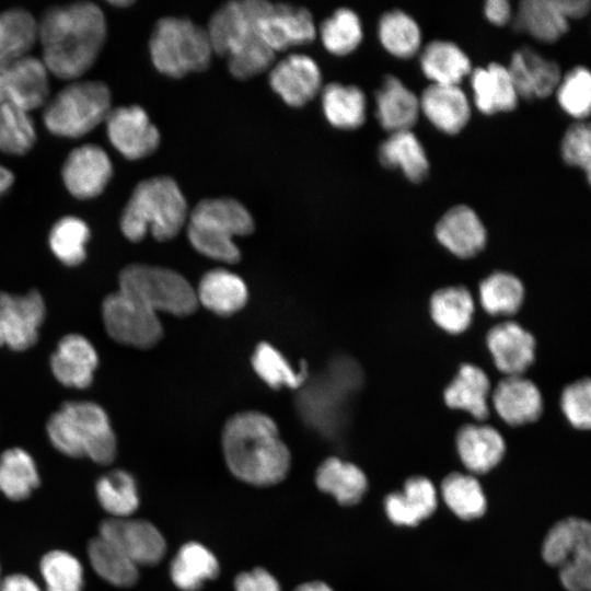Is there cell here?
<instances>
[{"label":"cell","instance_id":"1","mask_svg":"<svg viewBox=\"0 0 591 591\" xmlns=\"http://www.w3.org/2000/svg\"><path fill=\"white\" fill-rule=\"evenodd\" d=\"M106 38V20L100 7L79 1L48 9L37 23V39L48 72L65 80L85 73Z\"/></svg>","mask_w":591,"mask_h":591},{"label":"cell","instance_id":"2","mask_svg":"<svg viewBox=\"0 0 591 591\" xmlns=\"http://www.w3.org/2000/svg\"><path fill=\"white\" fill-rule=\"evenodd\" d=\"M225 465L240 482L271 487L291 468V453L276 422L259 412H242L228 419L221 436Z\"/></svg>","mask_w":591,"mask_h":591},{"label":"cell","instance_id":"3","mask_svg":"<svg viewBox=\"0 0 591 591\" xmlns=\"http://www.w3.org/2000/svg\"><path fill=\"white\" fill-rule=\"evenodd\" d=\"M264 2H227L212 14L206 27L213 53L225 57L229 71L241 80L264 72L275 60V53L260 39L256 26Z\"/></svg>","mask_w":591,"mask_h":591},{"label":"cell","instance_id":"4","mask_svg":"<svg viewBox=\"0 0 591 591\" xmlns=\"http://www.w3.org/2000/svg\"><path fill=\"white\" fill-rule=\"evenodd\" d=\"M188 206L177 183L170 176L140 182L134 189L120 218V230L131 242L147 233L161 242L175 237L187 223Z\"/></svg>","mask_w":591,"mask_h":591},{"label":"cell","instance_id":"5","mask_svg":"<svg viewBox=\"0 0 591 591\" xmlns=\"http://www.w3.org/2000/svg\"><path fill=\"white\" fill-rule=\"evenodd\" d=\"M46 431L54 448L65 455L104 465L116 456L117 441L109 418L94 402H65L48 418Z\"/></svg>","mask_w":591,"mask_h":591},{"label":"cell","instance_id":"6","mask_svg":"<svg viewBox=\"0 0 591 591\" xmlns=\"http://www.w3.org/2000/svg\"><path fill=\"white\" fill-rule=\"evenodd\" d=\"M253 230L252 215L233 198L202 199L188 213L187 235L193 247L222 263L240 260L234 237L251 234Z\"/></svg>","mask_w":591,"mask_h":591},{"label":"cell","instance_id":"7","mask_svg":"<svg viewBox=\"0 0 591 591\" xmlns=\"http://www.w3.org/2000/svg\"><path fill=\"white\" fill-rule=\"evenodd\" d=\"M359 384V367L350 359L336 358L323 373L308 378L299 389L297 408L302 420L325 438L336 437L348 397Z\"/></svg>","mask_w":591,"mask_h":591},{"label":"cell","instance_id":"8","mask_svg":"<svg viewBox=\"0 0 591 591\" xmlns=\"http://www.w3.org/2000/svg\"><path fill=\"white\" fill-rule=\"evenodd\" d=\"M149 50L154 67L171 78L206 70L213 54L207 30L189 19L176 16L157 22Z\"/></svg>","mask_w":591,"mask_h":591},{"label":"cell","instance_id":"9","mask_svg":"<svg viewBox=\"0 0 591 591\" xmlns=\"http://www.w3.org/2000/svg\"><path fill=\"white\" fill-rule=\"evenodd\" d=\"M111 92L100 81L73 82L45 104L43 120L54 135L78 138L105 121L111 112Z\"/></svg>","mask_w":591,"mask_h":591},{"label":"cell","instance_id":"10","mask_svg":"<svg viewBox=\"0 0 591 591\" xmlns=\"http://www.w3.org/2000/svg\"><path fill=\"white\" fill-rule=\"evenodd\" d=\"M119 291L142 303L157 314L186 316L198 306L196 291L189 281L169 268L132 264L118 278Z\"/></svg>","mask_w":591,"mask_h":591},{"label":"cell","instance_id":"11","mask_svg":"<svg viewBox=\"0 0 591 591\" xmlns=\"http://www.w3.org/2000/svg\"><path fill=\"white\" fill-rule=\"evenodd\" d=\"M102 318L108 336L126 346L151 348L163 335L158 314L119 290L103 300Z\"/></svg>","mask_w":591,"mask_h":591},{"label":"cell","instance_id":"12","mask_svg":"<svg viewBox=\"0 0 591 591\" xmlns=\"http://www.w3.org/2000/svg\"><path fill=\"white\" fill-rule=\"evenodd\" d=\"M45 315V301L38 291L23 296L0 291V347L15 351L31 348L38 339Z\"/></svg>","mask_w":591,"mask_h":591},{"label":"cell","instance_id":"13","mask_svg":"<svg viewBox=\"0 0 591 591\" xmlns=\"http://www.w3.org/2000/svg\"><path fill=\"white\" fill-rule=\"evenodd\" d=\"M256 26L260 39L275 54L311 43L316 37L311 12L288 3L265 1Z\"/></svg>","mask_w":591,"mask_h":591},{"label":"cell","instance_id":"14","mask_svg":"<svg viewBox=\"0 0 591 591\" xmlns=\"http://www.w3.org/2000/svg\"><path fill=\"white\" fill-rule=\"evenodd\" d=\"M48 73L42 59L30 55L0 66V105L12 104L28 113L45 105Z\"/></svg>","mask_w":591,"mask_h":591},{"label":"cell","instance_id":"15","mask_svg":"<svg viewBox=\"0 0 591 591\" xmlns=\"http://www.w3.org/2000/svg\"><path fill=\"white\" fill-rule=\"evenodd\" d=\"M100 536L120 548L138 567L159 564L167 549L162 532L143 519H106L100 524Z\"/></svg>","mask_w":591,"mask_h":591},{"label":"cell","instance_id":"16","mask_svg":"<svg viewBox=\"0 0 591 591\" xmlns=\"http://www.w3.org/2000/svg\"><path fill=\"white\" fill-rule=\"evenodd\" d=\"M105 125L111 143L126 159L146 158L160 144L159 129L150 120L146 111L138 105L111 109Z\"/></svg>","mask_w":591,"mask_h":591},{"label":"cell","instance_id":"17","mask_svg":"<svg viewBox=\"0 0 591 591\" xmlns=\"http://www.w3.org/2000/svg\"><path fill=\"white\" fill-rule=\"evenodd\" d=\"M113 174L107 153L99 146L83 144L67 157L61 176L68 192L79 199L103 193Z\"/></svg>","mask_w":591,"mask_h":591},{"label":"cell","instance_id":"18","mask_svg":"<svg viewBox=\"0 0 591 591\" xmlns=\"http://www.w3.org/2000/svg\"><path fill=\"white\" fill-rule=\"evenodd\" d=\"M439 491L426 476L408 477L401 490L389 493L383 499L386 519L398 528H416L437 511Z\"/></svg>","mask_w":591,"mask_h":591},{"label":"cell","instance_id":"19","mask_svg":"<svg viewBox=\"0 0 591 591\" xmlns=\"http://www.w3.org/2000/svg\"><path fill=\"white\" fill-rule=\"evenodd\" d=\"M486 346L495 367L506 376L522 375L535 360V337L518 322L505 321L489 328Z\"/></svg>","mask_w":591,"mask_h":591},{"label":"cell","instance_id":"20","mask_svg":"<svg viewBox=\"0 0 591 591\" xmlns=\"http://www.w3.org/2000/svg\"><path fill=\"white\" fill-rule=\"evenodd\" d=\"M271 89L292 107L313 100L322 88V73L314 59L292 54L274 66L269 73Z\"/></svg>","mask_w":591,"mask_h":591},{"label":"cell","instance_id":"21","mask_svg":"<svg viewBox=\"0 0 591 591\" xmlns=\"http://www.w3.org/2000/svg\"><path fill=\"white\" fill-rule=\"evenodd\" d=\"M490 403L502 421L519 427L536 421L543 413L538 386L523 375H508L490 394Z\"/></svg>","mask_w":591,"mask_h":591},{"label":"cell","instance_id":"22","mask_svg":"<svg viewBox=\"0 0 591 591\" xmlns=\"http://www.w3.org/2000/svg\"><path fill=\"white\" fill-rule=\"evenodd\" d=\"M455 450L466 472L475 476L495 470L503 460L507 444L503 436L486 424H466L455 434Z\"/></svg>","mask_w":591,"mask_h":591},{"label":"cell","instance_id":"23","mask_svg":"<svg viewBox=\"0 0 591 591\" xmlns=\"http://www.w3.org/2000/svg\"><path fill=\"white\" fill-rule=\"evenodd\" d=\"M440 245L459 258L479 254L487 243V230L479 216L466 205L450 208L436 223Z\"/></svg>","mask_w":591,"mask_h":591},{"label":"cell","instance_id":"24","mask_svg":"<svg viewBox=\"0 0 591 591\" xmlns=\"http://www.w3.org/2000/svg\"><path fill=\"white\" fill-rule=\"evenodd\" d=\"M49 364L53 375L60 384L82 390L93 382L99 355L86 337L71 333L58 341Z\"/></svg>","mask_w":591,"mask_h":591},{"label":"cell","instance_id":"25","mask_svg":"<svg viewBox=\"0 0 591 591\" xmlns=\"http://www.w3.org/2000/svg\"><path fill=\"white\" fill-rule=\"evenodd\" d=\"M507 69L518 96L526 101L551 96L563 77L556 61L528 47L512 54Z\"/></svg>","mask_w":591,"mask_h":591},{"label":"cell","instance_id":"26","mask_svg":"<svg viewBox=\"0 0 591 591\" xmlns=\"http://www.w3.org/2000/svg\"><path fill=\"white\" fill-rule=\"evenodd\" d=\"M490 380L480 367L462 363L443 390V402L450 409L470 414L484 421L489 415Z\"/></svg>","mask_w":591,"mask_h":591},{"label":"cell","instance_id":"27","mask_svg":"<svg viewBox=\"0 0 591 591\" xmlns=\"http://www.w3.org/2000/svg\"><path fill=\"white\" fill-rule=\"evenodd\" d=\"M420 112L441 132L459 134L468 123L471 105L459 85H428L419 96Z\"/></svg>","mask_w":591,"mask_h":591},{"label":"cell","instance_id":"28","mask_svg":"<svg viewBox=\"0 0 591 591\" xmlns=\"http://www.w3.org/2000/svg\"><path fill=\"white\" fill-rule=\"evenodd\" d=\"M316 488L332 497L338 505H358L369 489L364 471L357 464L337 456L322 461L314 474Z\"/></svg>","mask_w":591,"mask_h":591},{"label":"cell","instance_id":"29","mask_svg":"<svg viewBox=\"0 0 591 591\" xmlns=\"http://www.w3.org/2000/svg\"><path fill=\"white\" fill-rule=\"evenodd\" d=\"M220 569L218 557L208 546L187 541L170 561L169 576L179 591H199L219 577Z\"/></svg>","mask_w":591,"mask_h":591},{"label":"cell","instance_id":"30","mask_svg":"<svg viewBox=\"0 0 591 591\" xmlns=\"http://www.w3.org/2000/svg\"><path fill=\"white\" fill-rule=\"evenodd\" d=\"M375 106L379 124L390 134L410 130L420 114L419 97L392 74L378 89Z\"/></svg>","mask_w":591,"mask_h":591},{"label":"cell","instance_id":"31","mask_svg":"<svg viewBox=\"0 0 591 591\" xmlns=\"http://www.w3.org/2000/svg\"><path fill=\"white\" fill-rule=\"evenodd\" d=\"M475 106L486 115L513 111L519 96L507 67L491 62L470 73Z\"/></svg>","mask_w":591,"mask_h":591},{"label":"cell","instance_id":"32","mask_svg":"<svg viewBox=\"0 0 591 591\" xmlns=\"http://www.w3.org/2000/svg\"><path fill=\"white\" fill-rule=\"evenodd\" d=\"M198 305L215 314L227 316L240 311L247 302L248 291L244 280L224 268L206 273L195 289Z\"/></svg>","mask_w":591,"mask_h":591},{"label":"cell","instance_id":"33","mask_svg":"<svg viewBox=\"0 0 591 591\" xmlns=\"http://www.w3.org/2000/svg\"><path fill=\"white\" fill-rule=\"evenodd\" d=\"M428 310L437 327L450 335H459L472 324L475 301L465 286H447L432 292Z\"/></svg>","mask_w":591,"mask_h":591},{"label":"cell","instance_id":"34","mask_svg":"<svg viewBox=\"0 0 591 591\" xmlns=\"http://www.w3.org/2000/svg\"><path fill=\"white\" fill-rule=\"evenodd\" d=\"M588 551H591V525L579 517L557 521L545 534L541 546L543 560L556 568Z\"/></svg>","mask_w":591,"mask_h":591},{"label":"cell","instance_id":"35","mask_svg":"<svg viewBox=\"0 0 591 591\" xmlns=\"http://www.w3.org/2000/svg\"><path fill=\"white\" fill-rule=\"evenodd\" d=\"M420 69L434 84L459 85L472 71L468 56L455 43L429 42L419 58Z\"/></svg>","mask_w":591,"mask_h":591},{"label":"cell","instance_id":"36","mask_svg":"<svg viewBox=\"0 0 591 591\" xmlns=\"http://www.w3.org/2000/svg\"><path fill=\"white\" fill-rule=\"evenodd\" d=\"M513 27L543 43H554L565 35L569 21L557 0H523L513 18Z\"/></svg>","mask_w":591,"mask_h":591},{"label":"cell","instance_id":"37","mask_svg":"<svg viewBox=\"0 0 591 591\" xmlns=\"http://www.w3.org/2000/svg\"><path fill=\"white\" fill-rule=\"evenodd\" d=\"M439 497L460 520L474 521L485 515L488 499L477 476L451 472L440 484Z\"/></svg>","mask_w":591,"mask_h":591},{"label":"cell","instance_id":"38","mask_svg":"<svg viewBox=\"0 0 591 591\" xmlns=\"http://www.w3.org/2000/svg\"><path fill=\"white\" fill-rule=\"evenodd\" d=\"M381 164L389 169H401L413 183L422 182L429 173L426 151L412 130L390 134L379 149Z\"/></svg>","mask_w":591,"mask_h":591},{"label":"cell","instance_id":"39","mask_svg":"<svg viewBox=\"0 0 591 591\" xmlns=\"http://www.w3.org/2000/svg\"><path fill=\"white\" fill-rule=\"evenodd\" d=\"M322 108L332 126L352 130L360 127L366 120V95L356 85L329 83L322 91Z\"/></svg>","mask_w":591,"mask_h":591},{"label":"cell","instance_id":"40","mask_svg":"<svg viewBox=\"0 0 591 591\" xmlns=\"http://www.w3.org/2000/svg\"><path fill=\"white\" fill-rule=\"evenodd\" d=\"M525 288L522 280L509 271L497 270L478 285V300L491 316H511L522 306Z\"/></svg>","mask_w":591,"mask_h":591},{"label":"cell","instance_id":"41","mask_svg":"<svg viewBox=\"0 0 591 591\" xmlns=\"http://www.w3.org/2000/svg\"><path fill=\"white\" fill-rule=\"evenodd\" d=\"M88 557L97 576L115 587L129 588L139 579V567L120 548L100 535L89 542Z\"/></svg>","mask_w":591,"mask_h":591},{"label":"cell","instance_id":"42","mask_svg":"<svg viewBox=\"0 0 591 591\" xmlns=\"http://www.w3.org/2000/svg\"><path fill=\"white\" fill-rule=\"evenodd\" d=\"M32 455L22 448H10L0 454V491L10 500H24L39 485Z\"/></svg>","mask_w":591,"mask_h":591},{"label":"cell","instance_id":"43","mask_svg":"<svg viewBox=\"0 0 591 591\" xmlns=\"http://www.w3.org/2000/svg\"><path fill=\"white\" fill-rule=\"evenodd\" d=\"M37 40V22L26 10L0 13V66L28 55Z\"/></svg>","mask_w":591,"mask_h":591},{"label":"cell","instance_id":"44","mask_svg":"<svg viewBox=\"0 0 591 591\" xmlns=\"http://www.w3.org/2000/svg\"><path fill=\"white\" fill-rule=\"evenodd\" d=\"M95 494L111 518H130L140 502L137 482L124 470H113L101 476L95 484Z\"/></svg>","mask_w":591,"mask_h":591},{"label":"cell","instance_id":"45","mask_svg":"<svg viewBox=\"0 0 591 591\" xmlns=\"http://www.w3.org/2000/svg\"><path fill=\"white\" fill-rule=\"evenodd\" d=\"M378 36L387 53L402 59L415 56L421 46L419 25L401 10L385 12L380 18Z\"/></svg>","mask_w":591,"mask_h":591},{"label":"cell","instance_id":"46","mask_svg":"<svg viewBox=\"0 0 591 591\" xmlns=\"http://www.w3.org/2000/svg\"><path fill=\"white\" fill-rule=\"evenodd\" d=\"M253 369L270 387L300 389L308 380L306 366L296 370L282 354L268 343L257 345L252 356Z\"/></svg>","mask_w":591,"mask_h":591},{"label":"cell","instance_id":"47","mask_svg":"<svg viewBox=\"0 0 591 591\" xmlns=\"http://www.w3.org/2000/svg\"><path fill=\"white\" fill-rule=\"evenodd\" d=\"M90 229L80 218L67 216L59 219L48 235L50 251L66 266L80 265L86 256Z\"/></svg>","mask_w":591,"mask_h":591},{"label":"cell","instance_id":"48","mask_svg":"<svg viewBox=\"0 0 591 591\" xmlns=\"http://www.w3.org/2000/svg\"><path fill=\"white\" fill-rule=\"evenodd\" d=\"M320 35L326 50L336 56H345L360 45L363 37L362 24L355 11L340 8L322 22Z\"/></svg>","mask_w":591,"mask_h":591},{"label":"cell","instance_id":"49","mask_svg":"<svg viewBox=\"0 0 591 591\" xmlns=\"http://www.w3.org/2000/svg\"><path fill=\"white\" fill-rule=\"evenodd\" d=\"M39 570L46 591H82L84 570L77 557L67 551L55 549L46 553Z\"/></svg>","mask_w":591,"mask_h":591},{"label":"cell","instance_id":"50","mask_svg":"<svg viewBox=\"0 0 591 591\" xmlns=\"http://www.w3.org/2000/svg\"><path fill=\"white\" fill-rule=\"evenodd\" d=\"M36 141V129L28 112L12 104L0 105V152L21 155Z\"/></svg>","mask_w":591,"mask_h":591},{"label":"cell","instance_id":"51","mask_svg":"<svg viewBox=\"0 0 591 591\" xmlns=\"http://www.w3.org/2000/svg\"><path fill=\"white\" fill-rule=\"evenodd\" d=\"M557 102L569 116L583 120L590 114L591 106V74L583 66L569 70L555 91Z\"/></svg>","mask_w":591,"mask_h":591},{"label":"cell","instance_id":"52","mask_svg":"<svg viewBox=\"0 0 591 591\" xmlns=\"http://www.w3.org/2000/svg\"><path fill=\"white\" fill-rule=\"evenodd\" d=\"M560 409L571 427L589 430L591 427V383L588 378L566 385L559 398Z\"/></svg>","mask_w":591,"mask_h":591},{"label":"cell","instance_id":"53","mask_svg":"<svg viewBox=\"0 0 591 591\" xmlns=\"http://www.w3.org/2000/svg\"><path fill=\"white\" fill-rule=\"evenodd\" d=\"M560 152L564 161L584 172L588 183L591 179V129L587 121L571 125L565 132Z\"/></svg>","mask_w":591,"mask_h":591},{"label":"cell","instance_id":"54","mask_svg":"<svg viewBox=\"0 0 591 591\" xmlns=\"http://www.w3.org/2000/svg\"><path fill=\"white\" fill-rule=\"evenodd\" d=\"M558 569L560 584L566 591H590L591 551L575 555Z\"/></svg>","mask_w":591,"mask_h":591},{"label":"cell","instance_id":"55","mask_svg":"<svg viewBox=\"0 0 591 591\" xmlns=\"http://www.w3.org/2000/svg\"><path fill=\"white\" fill-rule=\"evenodd\" d=\"M234 591H281L278 579L264 567H254L237 573L233 581Z\"/></svg>","mask_w":591,"mask_h":591},{"label":"cell","instance_id":"56","mask_svg":"<svg viewBox=\"0 0 591 591\" xmlns=\"http://www.w3.org/2000/svg\"><path fill=\"white\" fill-rule=\"evenodd\" d=\"M484 14L497 26L506 25L513 18L511 5L507 0H488L484 5Z\"/></svg>","mask_w":591,"mask_h":591},{"label":"cell","instance_id":"57","mask_svg":"<svg viewBox=\"0 0 591 591\" xmlns=\"http://www.w3.org/2000/svg\"><path fill=\"white\" fill-rule=\"evenodd\" d=\"M0 591H42L37 583L23 573H12L0 582Z\"/></svg>","mask_w":591,"mask_h":591},{"label":"cell","instance_id":"58","mask_svg":"<svg viewBox=\"0 0 591 591\" xmlns=\"http://www.w3.org/2000/svg\"><path fill=\"white\" fill-rule=\"evenodd\" d=\"M557 4L568 21L571 19H581L590 10V1L588 0H557Z\"/></svg>","mask_w":591,"mask_h":591},{"label":"cell","instance_id":"59","mask_svg":"<svg viewBox=\"0 0 591 591\" xmlns=\"http://www.w3.org/2000/svg\"><path fill=\"white\" fill-rule=\"evenodd\" d=\"M292 591H335L328 583L311 580L298 584Z\"/></svg>","mask_w":591,"mask_h":591},{"label":"cell","instance_id":"60","mask_svg":"<svg viewBox=\"0 0 591 591\" xmlns=\"http://www.w3.org/2000/svg\"><path fill=\"white\" fill-rule=\"evenodd\" d=\"M14 182L13 173L7 167L0 165V197L9 190Z\"/></svg>","mask_w":591,"mask_h":591},{"label":"cell","instance_id":"61","mask_svg":"<svg viewBox=\"0 0 591 591\" xmlns=\"http://www.w3.org/2000/svg\"><path fill=\"white\" fill-rule=\"evenodd\" d=\"M108 3L115 5V7H128L130 4L134 3V1L131 0H112V1H108Z\"/></svg>","mask_w":591,"mask_h":591},{"label":"cell","instance_id":"62","mask_svg":"<svg viewBox=\"0 0 591 591\" xmlns=\"http://www.w3.org/2000/svg\"><path fill=\"white\" fill-rule=\"evenodd\" d=\"M0 582H1V578H0Z\"/></svg>","mask_w":591,"mask_h":591}]
</instances>
